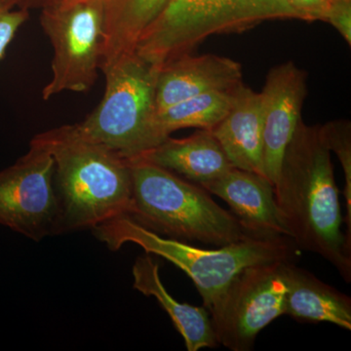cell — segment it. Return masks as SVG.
<instances>
[{
    "mask_svg": "<svg viewBox=\"0 0 351 351\" xmlns=\"http://www.w3.org/2000/svg\"><path fill=\"white\" fill-rule=\"evenodd\" d=\"M201 186L225 201L240 225L252 237L291 239L277 204L274 184L265 176L232 167Z\"/></svg>",
    "mask_w": 351,
    "mask_h": 351,
    "instance_id": "11",
    "label": "cell"
},
{
    "mask_svg": "<svg viewBox=\"0 0 351 351\" xmlns=\"http://www.w3.org/2000/svg\"><path fill=\"white\" fill-rule=\"evenodd\" d=\"M210 131L221 145L232 167L265 177L260 93L245 86L242 82L237 85L233 88L232 108L225 119Z\"/></svg>",
    "mask_w": 351,
    "mask_h": 351,
    "instance_id": "13",
    "label": "cell"
},
{
    "mask_svg": "<svg viewBox=\"0 0 351 351\" xmlns=\"http://www.w3.org/2000/svg\"><path fill=\"white\" fill-rule=\"evenodd\" d=\"M54 173L50 152L31 141L29 152L0 172V223L34 241L59 234Z\"/></svg>",
    "mask_w": 351,
    "mask_h": 351,
    "instance_id": "9",
    "label": "cell"
},
{
    "mask_svg": "<svg viewBox=\"0 0 351 351\" xmlns=\"http://www.w3.org/2000/svg\"><path fill=\"white\" fill-rule=\"evenodd\" d=\"M129 161L132 200L128 216L140 225L176 239L219 247L254 237L199 184L143 156Z\"/></svg>",
    "mask_w": 351,
    "mask_h": 351,
    "instance_id": "4",
    "label": "cell"
},
{
    "mask_svg": "<svg viewBox=\"0 0 351 351\" xmlns=\"http://www.w3.org/2000/svg\"><path fill=\"white\" fill-rule=\"evenodd\" d=\"M141 156L199 186L232 168L212 132L205 129L188 138H167Z\"/></svg>",
    "mask_w": 351,
    "mask_h": 351,
    "instance_id": "15",
    "label": "cell"
},
{
    "mask_svg": "<svg viewBox=\"0 0 351 351\" xmlns=\"http://www.w3.org/2000/svg\"><path fill=\"white\" fill-rule=\"evenodd\" d=\"M241 80V64L234 60L213 54L184 55L159 69L156 112L198 95L232 89Z\"/></svg>",
    "mask_w": 351,
    "mask_h": 351,
    "instance_id": "12",
    "label": "cell"
},
{
    "mask_svg": "<svg viewBox=\"0 0 351 351\" xmlns=\"http://www.w3.org/2000/svg\"><path fill=\"white\" fill-rule=\"evenodd\" d=\"M285 262L251 265L234 277L209 311L219 345L232 351L251 350L258 335L284 315Z\"/></svg>",
    "mask_w": 351,
    "mask_h": 351,
    "instance_id": "8",
    "label": "cell"
},
{
    "mask_svg": "<svg viewBox=\"0 0 351 351\" xmlns=\"http://www.w3.org/2000/svg\"><path fill=\"white\" fill-rule=\"evenodd\" d=\"M133 287L143 295L156 298L184 339L186 350L198 351L219 346L211 315L206 307L182 304L164 287L159 274V263L151 254L137 258L132 269Z\"/></svg>",
    "mask_w": 351,
    "mask_h": 351,
    "instance_id": "16",
    "label": "cell"
},
{
    "mask_svg": "<svg viewBox=\"0 0 351 351\" xmlns=\"http://www.w3.org/2000/svg\"><path fill=\"white\" fill-rule=\"evenodd\" d=\"M297 14L298 19L325 20L332 0H286Z\"/></svg>",
    "mask_w": 351,
    "mask_h": 351,
    "instance_id": "21",
    "label": "cell"
},
{
    "mask_svg": "<svg viewBox=\"0 0 351 351\" xmlns=\"http://www.w3.org/2000/svg\"><path fill=\"white\" fill-rule=\"evenodd\" d=\"M325 21H328L351 44V1L332 0Z\"/></svg>",
    "mask_w": 351,
    "mask_h": 351,
    "instance_id": "20",
    "label": "cell"
},
{
    "mask_svg": "<svg viewBox=\"0 0 351 351\" xmlns=\"http://www.w3.org/2000/svg\"><path fill=\"white\" fill-rule=\"evenodd\" d=\"M96 239L110 250L134 243L174 263L195 283L208 311L216 304L234 277L246 267L260 263L293 261L297 245L290 237H248L218 249H203L179 239H163L128 215L110 219L93 230Z\"/></svg>",
    "mask_w": 351,
    "mask_h": 351,
    "instance_id": "3",
    "label": "cell"
},
{
    "mask_svg": "<svg viewBox=\"0 0 351 351\" xmlns=\"http://www.w3.org/2000/svg\"><path fill=\"white\" fill-rule=\"evenodd\" d=\"M159 69L136 52L101 64L105 95L98 107L76 123L80 131L127 159L143 156L163 143L165 138L154 123Z\"/></svg>",
    "mask_w": 351,
    "mask_h": 351,
    "instance_id": "5",
    "label": "cell"
},
{
    "mask_svg": "<svg viewBox=\"0 0 351 351\" xmlns=\"http://www.w3.org/2000/svg\"><path fill=\"white\" fill-rule=\"evenodd\" d=\"M285 315L301 322H329L351 330V299L293 261L284 263Z\"/></svg>",
    "mask_w": 351,
    "mask_h": 351,
    "instance_id": "14",
    "label": "cell"
},
{
    "mask_svg": "<svg viewBox=\"0 0 351 351\" xmlns=\"http://www.w3.org/2000/svg\"><path fill=\"white\" fill-rule=\"evenodd\" d=\"M29 11L8 8L0 0V60L3 58L20 27L29 19Z\"/></svg>",
    "mask_w": 351,
    "mask_h": 351,
    "instance_id": "19",
    "label": "cell"
},
{
    "mask_svg": "<svg viewBox=\"0 0 351 351\" xmlns=\"http://www.w3.org/2000/svg\"><path fill=\"white\" fill-rule=\"evenodd\" d=\"M32 142L54 159L59 233L93 230L128 215L132 200L129 159L90 140L76 124L43 132Z\"/></svg>",
    "mask_w": 351,
    "mask_h": 351,
    "instance_id": "2",
    "label": "cell"
},
{
    "mask_svg": "<svg viewBox=\"0 0 351 351\" xmlns=\"http://www.w3.org/2000/svg\"><path fill=\"white\" fill-rule=\"evenodd\" d=\"M233 88L198 95L156 112L154 123L157 131L166 140L180 129L212 130L232 108Z\"/></svg>",
    "mask_w": 351,
    "mask_h": 351,
    "instance_id": "17",
    "label": "cell"
},
{
    "mask_svg": "<svg viewBox=\"0 0 351 351\" xmlns=\"http://www.w3.org/2000/svg\"><path fill=\"white\" fill-rule=\"evenodd\" d=\"M274 193L298 248L324 258L350 283L351 239L343 232L331 152L321 126L299 122L284 152Z\"/></svg>",
    "mask_w": 351,
    "mask_h": 351,
    "instance_id": "1",
    "label": "cell"
},
{
    "mask_svg": "<svg viewBox=\"0 0 351 351\" xmlns=\"http://www.w3.org/2000/svg\"><path fill=\"white\" fill-rule=\"evenodd\" d=\"M260 94L263 114V169L274 186L284 152L302 119V108L307 95L306 73L293 62L274 66Z\"/></svg>",
    "mask_w": 351,
    "mask_h": 351,
    "instance_id": "10",
    "label": "cell"
},
{
    "mask_svg": "<svg viewBox=\"0 0 351 351\" xmlns=\"http://www.w3.org/2000/svg\"><path fill=\"white\" fill-rule=\"evenodd\" d=\"M330 152H334L343 166L345 174L346 204V223L348 237L351 239V126L348 120H335L321 126Z\"/></svg>",
    "mask_w": 351,
    "mask_h": 351,
    "instance_id": "18",
    "label": "cell"
},
{
    "mask_svg": "<svg viewBox=\"0 0 351 351\" xmlns=\"http://www.w3.org/2000/svg\"><path fill=\"white\" fill-rule=\"evenodd\" d=\"M10 9H23L29 11L31 9H43L56 3L59 0H2Z\"/></svg>",
    "mask_w": 351,
    "mask_h": 351,
    "instance_id": "22",
    "label": "cell"
},
{
    "mask_svg": "<svg viewBox=\"0 0 351 351\" xmlns=\"http://www.w3.org/2000/svg\"><path fill=\"white\" fill-rule=\"evenodd\" d=\"M292 18L298 19L297 14L286 0H170L143 34L136 53L160 68L214 34Z\"/></svg>",
    "mask_w": 351,
    "mask_h": 351,
    "instance_id": "6",
    "label": "cell"
},
{
    "mask_svg": "<svg viewBox=\"0 0 351 351\" xmlns=\"http://www.w3.org/2000/svg\"><path fill=\"white\" fill-rule=\"evenodd\" d=\"M40 25L53 47L52 78L43 100L63 92H87L100 69L103 0H59L41 9Z\"/></svg>",
    "mask_w": 351,
    "mask_h": 351,
    "instance_id": "7",
    "label": "cell"
}]
</instances>
